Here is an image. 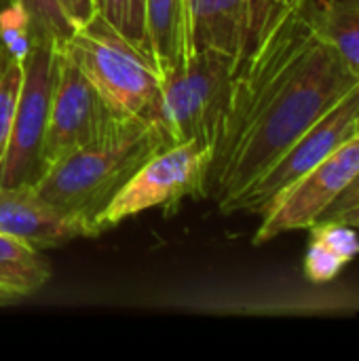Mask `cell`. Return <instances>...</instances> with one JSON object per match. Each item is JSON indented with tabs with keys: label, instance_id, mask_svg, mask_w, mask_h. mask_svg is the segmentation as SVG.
Wrapping results in <instances>:
<instances>
[{
	"label": "cell",
	"instance_id": "cell-14",
	"mask_svg": "<svg viewBox=\"0 0 359 361\" xmlns=\"http://www.w3.org/2000/svg\"><path fill=\"white\" fill-rule=\"evenodd\" d=\"M51 279V267L40 250L0 233V286L19 298L38 292Z\"/></svg>",
	"mask_w": 359,
	"mask_h": 361
},
{
	"label": "cell",
	"instance_id": "cell-17",
	"mask_svg": "<svg viewBox=\"0 0 359 361\" xmlns=\"http://www.w3.org/2000/svg\"><path fill=\"white\" fill-rule=\"evenodd\" d=\"M21 82H23V61L11 57L2 49L0 51V159L6 150L8 135L13 129Z\"/></svg>",
	"mask_w": 359,
	"mask_h": 361
},
{
	"label": "cell",
	"instance_id": "cell-13",
	"mask_svg": "<svg viewBox=\"0 0 359 361\" xmlns=\"http://www.w3.org/2000/svg\"><path fill=\"white\" fill-rule=\"evenodd\" d=\"M311 15L322 38L359 78V0H311Z\"/></svg>",
	"mask_w": 359,
	"mask_h": 361
},
{
	"label": "cell",
	"instance_id": "cell-2",
	"mask_svg": "<svg viewBox=\"0 0 359 361\" xmlns=\"http://www.w3.org/2000/svg\"><path fill=\"white\" fill-rule=\"evenodd\" d=\"M167 146L171 144L159 123L133 118L118 133L51 163L34 188L61 212L97 226L116 192Z\"/></svg>",
	"mask_w": 359,
	"mask_h": 361
},
{
	"label": "cell",
	"instance_id": "cell-23",
	"mask_svg": "<svg viewBox=\"0 0 359 361\" xmlns=\"http://www.w3.org/2000/svg\"><path fill=\"white\" fill-rule=\"evenodd\" d=\"M326 222H339V224H345V226H351V228H359V203L351 205L349 209L341 212L339 216H334V218H330Z\"/></svg>",
	"mask_w": 359,
	"mask_h": 361
},
{
	"label": "cell",
	"instance_id": "cell-18",
	"mask_svg": "<svg viewBox=\"0 0 359 361\" xmlns=\"http://www.w3.org/2000/svg\"><path fill=\"white\" fill-rule=\"evenodd\" d=\"M0 44L2 49L23 61L32 47V30H30V17L19 4L4 2L0 8Z\"/></svg>",
	"mask_w": 359,
	"mask_h": 361
},
{
	"label": "cell",
	"instance_id": "cell-8",
	"mask_svg": "<svg viewBox=\"0 0 359 361\" xmlns=\"http://www.w3.org/2000/svg\"><path fill=\"white\" fill-rule=\"evenodd\" d=\"M359 133V87L311 125L279 159L237 199L233 214L262 216L292 184L315 169L336 148Z\"/></svg>",
	"mask_w": 359,
	"mask_h": 361
},
{
	"label": "cell",
	"instance_id": "cell-5",
	"mask_svg": "<svg viewBox=\"0 0 359 361\" xmlns=\"http://www.w3.org/2000/svg\"><path fill=\"white\" fill-rule=\"evenodd\" d=\"M212 159L214 146L199 140L171 144L157 152L99 214V231L104 233L106 228L154 207H165L169 212L188 197H205Z\"/></svg>",
	"mask_w": 359,
	"mask_h": 361
},
{
	"label": "cell",
	"instance_id": "cell-7",
	"mask_svg": "<svg viewBox=\"0 0 359 361\" xmlns=\"http://www.w3.org/2000/svg\"><path fill=\"white\" fill-rule=\"evenodd\" d=\"M57 70V44L32 42L23 59V82L13 129L0 159V184H36L44 171L42 146Z\"/></svg>",
	"mask_w": 359,
	"mask_h": 361
},
{
	"label": "cell",
	"instance_id": "cell-1",
	"mask_svg": "<svg viewBox=\"0 0 359 361\" xmlns=\"http://www.w3.org/2000/svg\"><path fill=\"white\" fill-rule=\"evenodd\" d=\"M359 78L322 38L311 0H252L205 197L231 216L237 199Z\"/></svg>",
	"mask_w": 359,
	"mask_h": 361
},
{
	"label": "cell",
	"instance_id": "cell-6",
	"mask_svg": "<svg viewBox=\"0 0 359 361\" xmlns=\"http://www.w3.org/2000/svg\"><path fill=\"white\" fill-rule=\"evenodd\" d=\"M133 118L116 110L57 47L55 85L42 146L44 169L78 148L118 133Z\"/></svg>",
	"mask_w": 359,
	"mask_h": 361
},
{
	"label": "cell",
	"instance_id": "cell-9",
	"mask_svg": "<svg viewBox=\"0 0 359 361\" xmlns=\"http://www.w3.org/2000/svg\"><path fill=\"white\" fill-rule=\"evenodd\" d=\"M359 171V133L315 169L292 184L264 214L254 235V245H262L284 233L309 228L330 203L347 188Z\"/></svg>",
	"mask_w": 359,
	"mask_h": 361
},
{
	"label": "cell",
	"instance_id": "cell-4",
	"mask_svg": "<svg viewBox=\"0 0 359 361\" xmlns=\"http://www.w3.org/2000/svg\"><path fill=\"white\" fill-rule=\"evenodd\" d=\"M233 57L220 51L190 53L188 59L161 76L157 123L169 144L199 140L216 144L226 108Z\"/></svg>",
	"mask_w": 359,
	"mask_h": 361
},
{
	"label": "cell",
	"instance_id": "cell-19",
	"mask_svg": "<svg viewBox=\"0 0 359 361\" xmlns=\"http://www.w3.org/2000/svg\"><path fill=\"white\" fill-rule=\"evenodd\" d=\"M311 239L332 250L343 262H351L359 256V237L351 226L339 222H315L309 226Z\"/></svg>",
	"mask_w": 359,
	"mask_h": 361
},
{
	"label": "cell",
	"instance_id": "cell-3",
	"mask_svg": "<svg viewBox=\"0 0 359 361\" xmlns=\"http://www.w3.org/2000/svg\"><path fill=\"white\" fill-rule=\"evenodd\" d=\"M57 47L116 110L157 123L163 70L146 49L125 38L99 13Z\"/></svg>",
	"mask_w": 359,
	"mask_h": 361
},
{
	"label": "cell",
	"instance_id": "cell-12",
	"mask_svg": "<svg viewBox=\"0 0 359 361\" xmlns=\"http://www.w3.org/2000/svg\"><path fill=\"white\" fill-rule=\"evenodd\" d=\"M146 38L159 68L182 66L188 55V0H146Z\"/></svg>",
	"mask_w": 359,
	"mask_h": 361
},
{
	"label": "cell",
	"instance_id": "cell-10",
	"mask_svg": "<svg viewBox=\"0 0 359 361\" xmlns=\"http://www.w3.org/2000/svg\"><path fill=\"white\" fill-rule=\"evenodd\" d=\"M0 233L25 241L36 250L102 235L95 224L70 216L49 203L34 184H0Z\"/></svg>",
	"mask_w": 359,
	"mask_h": 361
},
{
	"label": "cell",
	"instance_id": "cell-25",
	"mask_svg": "<svg viewBox=\"0 0 359 361\" xmlns=\"http://www.w3.org/2000/svg\"><path fill=\"white\" fill-rule=\"evenodd\" d=\"M2 4H4V0H0V8H2ZM0 51H2V44H0Z\"/></svg>",
	"mask_w": 359,
	"mask_h": 361
},
{
	"label": "cell",
	"instance_id": "cell-21",
	"mask_svg": "<svg viewBox=\"0 0 359 361\" xmlns=\"http://www.w3.org/2000/svg\"><path fill=\"white\" fill-rule=\"evenodd\" d=\"M61 13L66 19L72 23V27H83L87 25L95 15H97V4L95 0H57Z\"/></svg>",
	"mask_w": 359,
	"mask_h": 361
},
{
	"label": "cell",
	"instance_id": "cell-15",
	"mask_svg": "<svg viewBox=\"0 0 359 361\" xmlns=\"http://www.w3.org/2000/svg\"><path fill=\"white\" fill-rule=\"evenodd\" d=\"M19 4L30 17L32 42H53L61 44L72 32V23L61 13L57 0H4Z\"/></svg>",
	"mask_w": 359,
	"mask_h": 361
},
{
	"label": "cell",
	"instance_id": "cell-22",
	"mask_svg": "<svg viewBox=\"0 0 359 361\" xmlns=\"http://www.w3.org/2000/svg\"><path fill=\"white\" fill-rule=\"evenodd\" d=\"M359 203V171L358 176L347 184V188L330 203V207L315 220V222H326V220H330V218H334V216H339L341 212H345V209H349L351 205H355Z\"/></svg>",
	"mask_w": 359,
	"mask_h": 361
},
{
	"label": "cell",
	"instance_id": "cell-11",
	"mask_svg": "<svg viewBox=\"0 0 359 361\" xmlns=\"http://www.w3.org/2000/svg\"><path fill=\"white\" fill-rule=\"evenodd\" d=\"M252 0H188L190 53L220 51L235 57L250 21Z\"/></svg>",
	"mask_w": 359,
	"mask_h": 361
},
{
	"label": "cell",
	"instance_id": "cell-24",
	"mask_svg": "<svg viewBox=\"0 0 359 361\" xmlns=\"http://www.w3.org/2000/svg\"><path fill=\"white\" fill-rule=\"evenodd\" d=\"M15 300H19V296H17L15 292H11L8 288L0 286V305H11V302H15Z\"/></svg>",
	"mask_w": 359,
	"mask_h": 361
},
{
	"label": "cell",
	"instance_id": "cell-16",
	"mask_svg": "<svg viewBox=\"0 0 359 361\" xmlns=\"http://www.w3.org/2000/svg\"><path fill=\"white\" fill-rule=\"evenodd\" d=\"M95 4L97 13L114 30L150 53L146 38V0H95Z\"/></svg>",
	"mask_w": 359,
	"mask_h": 361
},
{
	"label": "cell",
	"instance_id": "cell-20",
	"mask_svg": "<svg viewBox=\"0 0 359 361\" xmlns=\"http://www.w3.org/2000/svg\"><path fill=\"white\" fill-rule=\"evenodd\" d=\"M343 267H345L343 258H339L332 250H328L326 245L311 239L309 252L305 256V275L309 281L328 283L341 273Z\"/></svg>",
	"mask_w": 359,
	"mask_h": 361
}]
</instances>
